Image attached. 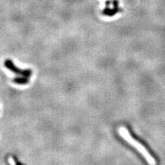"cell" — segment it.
<instances>
[{
  "mask_svg": "<svg viewBox=\"0 0 165 165\" xmlns=\"http://www.w3.org/2000/svg\"><path fill=\"white\" fill-rule=\"evenodd\" d=\"M118 133L124 140L127 141L129 144H131L132 146H134L145 158V159L147 160L148 163L151 164H156L155 160L152 157V155L150 154V153L148 152V150L145 148V146L141 145L140 142L132 137L131 134H129L128 129L124 127H121L118 129Z\"/></svg>",
  "mask_w": 165,
  "mask_h": 165,
  "instance_id": "obj_1",
  "label": "cell"
},
{
  "mask_svg": "<svg viewBox=\"0 0 165 165\" xmlns=\"http://www.w3.org/2000/svg\"><path fill=\"white\" fill-rule=\"evenodd\" d=\"M4 65L6 68H8L9 70H10L11 72L15 73L16 74L18 75H22L23 76L30 78V76L32 75V70L30 69H26V70H22L20 68H19L15 65L12 60L7 59L4 62Z\"/></svg>",
  "mask_w": 165,
  "mask_h": 165,
  "instance_id": "obj_2",
  "label": "cell"
},
{
  "mask_svg": "<svg viewBox=\"0 0 165 165\" xmlns=\"http://www.w3.org/2000/svg\"><path fill=\"white\" fill-rule=\"evenodd\" d=\"M13 81L15 83L19 85H26L29 82V79L27 77H16L13 80Z\"/></svg>",
  "mask_w": 165,
  "mask_h": 165,
  "instance_id": "obj_3",
  "label": "cell"
},
{
  "mask_svg": "<svg viewBox=\"0 0 165 165\" xmlns=\"http://www.w3.org/2000/svg\"><path fill=\"white\" fill-rule=\"evenodd\" d=\"M14 158V160H15V163L16 164H21V165H22V164H23V163H22V162H19L18 161V159L17 158H16V157H13Z\"/></svg>",
  "mask_w": 165,
  "mask_h": 165,
  "instance_id": "obj_4",
  "label": "cell"
}]
</instances>
